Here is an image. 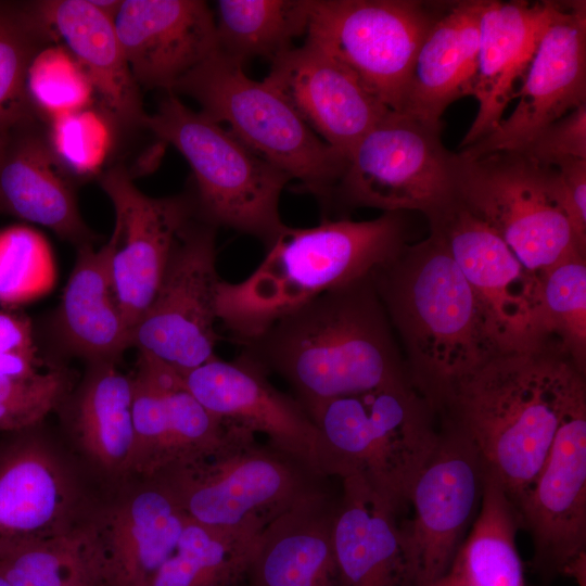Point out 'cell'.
Masks as SVG:
<instances>
[{"label":"cell","instance_id":"obj_1","mask_svg":"<svg viewBox=\"0 0 586 586\" xmlns=\"http://www.w3.org/2000/svg\"><path fill=\"white\" fill-rule=\"evenodd\" d=\"M586 402V373L552 346L500 352L434 404L464 435L517 507L542 470L564 418Z\"/></svg>","mask_w":586,"mask_h":586},{"label":"cell","instance_id":"obj_2","mask_svg":"<svg viewBox=\"0 0 586 586\" xmlns=\"http://www.w3.org/2000/svg\"><path fill=\"white\" fill-rule=\"evenodd\" d=\"M242 344L241 354L282 378L306 410L409 381L371 275L320 294Z\"/></svg>","mask_w":586,"mask_h":586},{"label":"cell","instance_id":"obj_3","mask_svg":"<svg viewBox=\"0 0 586 586\" xmlns=\"http://www.w3.org/2000/svg\"><path fill=\"white\" fill-rule=\"evenodd\" d=\"M371 277L402 341L408 380L432 407L454 382L501 352L471 285L436 233L405 244Z\"/></svg>","mask_w":586,"mask_h":586},{"label":"cell","instance_id":"obj_4","mask_svg":"<svg viewBox=\"0 0 586 586\" xmlns=\"http://www.w3.org/2000/svg\"><path fill=\"white\" fill-rule=\"evenodd\" d=\"M403 213L315 227L284 226L257 268L240 282L221 280L217 316L241 343L320 294L372 273L406 243Z\"/></svg>","mask_w":586,"mask_h":586},{"label":"cell","instance_id":"obj_5","mask_svg":"<svg viewBox=\"0 0 586 586\" xmlns=\"http://www.w3.org/2000/svg\"><path fill=\"white\" fill-rule=\"evenodd\" d=\"M319 471L361 479L399 513L438 440L436 413L409 381L345 395L307 409Z\"/></svg>","mask_w":586,"mask_h":586},{"label":"cell","instance_id":"obj_6","mask_svg":"<svg viewBox=\"0 0 586 586\" xmlns=\"http://www.w3.org/2000/svg\"><path fill=\"white\" fill-rule=\"evenodd\" d=\"M157 479L188 519L218 530H264L275 519L333 491L291 454L238 426L207 455Z\"/></svg>","mask_w":586,"mask_h":586},{"label":"cell","instance_id":"obj_7","mask_svg":"<svg viewBox=\"0 0 586 586\" xmlns=\"http://www.w3.org/2000/svg\"><path fill=\"white\" fill-rule=\"evenodd\" d=\"M143 129L173 145L189 163L195 181L196 216L252 235L267 247L284 228L279 212L291 178L243 144L221 124L165 92Z\"/></svg>","mask_w":586,"mask_h":586},{"label":"cell","instance_id":"obj_8","mask_svg":"<svg viewBox=\"0 0 586 586\" xmlns=\"http://www.w3.org/2000/svg\"><path fill=\"white\" fill-rule=\"evenodd\" d=\"M192 98L201 112L292 179L300 192L329 206L346 158L324 143L267 82L216 50L171 91Z\"/></svg>","mask_w":586,"mask_h":586},{"label":"cell","instance_id":"obj_9","mask_svg":"<svg viewBox=\"0 0 586 586\" xmlns=\"http://www.w3.org/2000/svg\"><path fill=\"white\" fill-rule=\"evenodd\" d=\"M457 154L456 200L494 230L526 270L538 273L576 252L586 253L556 166L519 150L473 158Z\"/></svg>","mask_w":586,"mask_h":586},{"label":"cell","instance_id":"obj_10","mask_svg":"<svg viewBox=\"0 0 586 586\" xmlns=\"http://www.w3.org/2000/svg\"><path fill=\"white\" fill-rule=\"evenodd\" d=\"M442 126L391 112L348 155L333 200L435 217L456 201L458 154L443 144Z\"/></svg>","mask_w":586,"mask_h":586},{"label":"cell","instance_id":"obj_11","mask_svg":"<svg viewBox=\"0 0 586 586\" xmlns=\"http://www.w3.org/2000/svg\"><path fill=\"white\" fill-rule=\"evenodd\" d=\"M418 0H310L306 40L400 113L417 52L442 12Z\"/></svg>","mask_w":586,"mask_h":586},{"label":"cell","instance_id":"obj_12","mask_svg":"<svg viewBox=\"0 0 586 586\" xmlns=\"http://www.w3.org/2000/svg\"><path fill=\"white\" fill-rule=\"evenodd\" d=\"M216 227L193 217L174 244L158 288L133 326L139 356L182 373L217 357L215 323L221 281L216 267Z\"/></svg>","mask_w":586,"mask_h":586},{"label":"cell","instance_id":"obj_13","mask_svg":"<svg viewBox=\"0 0 586 586\" xmlns=\"http://www.w3.org/2000/svg\"><path fill=\"white\" fill-rule=\"evenodd\" d=\"M486 474L473 444L438 422L436 446L410 492L412 518L400 523L416 586L447 571L480 511Z\"/></svg>","mask_w":586,"mask_h":586},{"label":"cell","instance_id":"obj_14","mask_svg":"<svg viewBox=\"0 0 586 586\" xmlns=\"http://www.w3.org/2000/svg\"><path fill=\"white\" fill-rule=\"evenodd\" d=\"M429 222L471 285L499 349L544 346L536 273L457 200Z\"/></svg>","mask_w":586,"mask_h":586},{"label":"cell","instance_id":"obj_15","mask_svg":"<svg viewBox=\"0 0 586 586\" xmlns=\"http://www.w3.org/2000/svg\"><path fill=\"white\" fill-rule=\"evenodd\" d=\"M99 183L115 212L106 242L111 279L132 330L158 288L177 237L196 216L195 203L190 194H143L123 165L101 173Z\"/></svg>","mask_w":586,"mask_h":586},{"label":"cell","instance_id":"obj_16","mask_svg":"<svg viewBox=\"0 0 586 586\" xmlns=\"http://www.w3.org/2000/svg\"><path fill=\"white\" fill-rule=\"evenodd\" d=\"M517 98L509 117L458 153L473 158L521 150L543 128L586 103L585 1H558Z\"/></svg>","mask_w":586,"mask_h":586},{"label":"cell","instance_id":"obj_17","mask_svg":"<svg viewBox=\"0 0 586 586\" xmlns=\"http://www.w3.org/2000/svg\"><path fill=\"white\" fill-rule=\"evenodd\" d=\"M515 508L533 543L534 572L544 579L565 576L586 555V402L562 421L542 470Z\"/></svg>","mask_w":586,"mask_h":586},{"label":"cell","instance_id":"obj_18","mask_svg":"<svg viewBox=\"0 0 586 586\" xmlns=\"http://www.w3.org/2000/svg\"><path fill=\"white\" fill-rule=\"evenodd\" d=\"M270 63L264 81L346 160L357 143L392 112L349 68L308 40Z\"/></svg>","mask_w":586,"mask_h":586},{"label":"cell","instance_id":"obj_19","mask_svg":"<svg viewBox=\"0 0 586 586\" xmlns=\"http://www.w3.org/2000/svg\"><path fill=\"white\" fill-rule=\"evenodd\" d=\"M177 374L181 385L213 416L265 435L267 442L323 475L317 463V430L309 413L295 397L277 390L260 366L242 354L231 361L217 356Z\"/></svg>","mask_w":586,"mask_h":586},{"label":"cell","instance_id":"obj_20","mask_svg":"<svg viewBox=\"0 0 586 586\" xmlns=\"http://www.w3.org/2000/svg\"><path fill=\"white\" fill-rule=\"evenodd\" d=\"M131 379V472L154 479L207 455L224 441L228 425L181 385L175 371L139 356Z\"/></svg>","mask_w":586,"mask_h":586},{"label":"cell","instance_id":"obj_21","mask_svg":"<svg viewBox=\"0 0 586 586\" xmlns=\"http://www.w3.org/2000/svg\"><path fill=\"white\" fill-rule=\"evenodd\" d=\"M113 24L141 89L171 92L217 50L214 13L202 0H122Z\"/></svg>","mask_w":586,"mask_h":586},{"label":"cell","instance_id":"obj_22","mask_svg":"<svg viewBox=\"0 0 586 586\" xmlns=\"http://www.w3.org/2000/svg\"><path fill=\"white\" fill-rule=\"evenodd\" d=\"M0 213L46 227L76 249L97 242L41 118L18 125L0 144Z\"/></svg>","mask_w":586,"mask_h":586},{"label":"cell","instance_id":"obj_23","mask_svg":"<svg viewBox=\"0 0 586 586\" xmlns=\"http://www.w3.org/2000/svg\"><path fill=\"white\" fill-rule=\"evenodd\" d=\"M558 1L486 0L472 95L477 113L459 144L464 149L492 132L518 97Z\"/></svg>","mask_w":586,"mask_h":586},{"label":"cell","instance_id":"obj_24","mask_svg":"<svg viewBox=\"0 0 586 586\" xmlns=\"http://www.w3.org/2000/svg\"><path fill=\"white\" fill-rule=\"evenodd\" d=\"M399 514L361 479L341 480L332 528L340 586H416Z\"/></svg>","mask_w":586,"mask_h":586},{"label":"cell","instance_id":"obj_25","mask_svg":"<svg viewBox=\"0 0 586 586\" xmlns=\"http://www.w3.org/2000/svg\"><path fill=\"white\" fill-rule=\"evenodd\" d=\"M186 520L157 479L105 510L91 525L107 586H149L175 552Z\"/></svg>","mask_w":586,"mask_h":586},{"label":"cell","instance_id":"obj_26","mask_svg":"<svg viewBox=\"0 0 586 586\" xmlns=\"http://www.w3.org/2000/svg\"><path fill=\"white\" fill-rule=\"evenodd\" d=\"M38 8L82 68L116 129H143L145 113L136 82L118 41L113 20L90 0H37Z\"/></svg>","mask_w":586,"mask_h":586},{"label":"cell","instance_id":"obj_27","mask_svg":"<svg viewBox=\"0 0 586 586\" xmlns=\"http://www.w3.org/2000/svg\"><path fill=\"white\" fill-rule=\"evenodd\" d=\"M130 334L111 279L106 243L98 250L77 249L61 302L50 318L53 347L88 365L117 362L131 347Z\"/></svg>","mask_w":586,"mask_h":586},{"label":"cell","instance_id":"obj_28","mask_svg":"<svg viewBox=\"0 0 586 586\" xmlns=\"http://www.w3.org/2000/svg\"><path fill=\"white\" fill-rule=\"evenodd\" d=\"M0 458V555L71 526L69 480L48 447L23 440Z\"/></svg>","mask_w":586,"mask_h":586},{"label":"cell","instance_id":"obj_29","mask_svg":"<svg viewBox=\"0 0 586 586\" xmlns=\"http://www.w3.org/2000/svg\"><path fill=\"white\" fill-rule=\"evenodd\" d=\"M339 493L306 500L259 534L242 586H340L332 528Z\"/></svg>","mask_w":586,"mask_h":586},{"label":"cell","instance_id":"obj_30","mask_svg":"<svg viewBox=\"0 0 586 586\" xmlns=\"http://www.w3.org/2000/svg\"><path fill=\"white\" fill-rule=\"evenodd\" d=\"M485 4L462 0L443 10L417 52L400 113L440 124L450 103L472 95Z\"/></svg>","mask_w":586,"mask_h":586},{"label":"cell","instance_id":"obj_31","mask_svg":"<svg viewBox=\"0 0 586 586\" xmlns=\"http://www.w3.org/2000/svg\"><path fill=\"white\" fill-rule=\"evenodd\" d=\"M116 365L89 364L68 409L81 448L100 468L113 473L130 471L135 445L132 379Z\"/></svg>","mask_w":586,"mask_h":586},{"label":"cell","instance_id":"obj_32","mask_svg":"<svg viewBox=\"0 0 586 586\" xmlns=\"http://www.w3.org/2000/svg\"><path fill=\"white\" fill-rule=\"evenodd\" d=\"M519 512L487 471L480 511L447 571L428 586H525Z\"/></svg>","mask_w":586,"mask_h":586},{"label":"cell","instance_id":"obj_33","mask_svg":"<svg viewBox=\"0 0 586 586\" xmlns=\"http://www.w3.org/2000/svg\"><path fill=\"white\" fill-rule=\"evenodd\" d=\"M309 9L310 0H219L217 50L242 66L254 58L272 61L306 35Z\"/></svg>","mask_w":586,"mask_h":586},{"label":"cell","instance_id":"obj_34","mask_svg":"<svg viewBox=\"0 0 586 586\" xmlns=\"http://www.w3.org/2000/svg\"><path fill=\"white\" fill-rule=\"evenodd\" d=\"M263 530H218L187 518L178 546L149 586H242Z\"/></svg>","mask_w":586,"mask_h":586},{"label":"cell","instance_id":"obj_35","mask_svg":"<svg viewBox=\"0 0 586 586\" xmlns=\"http://www.w3.org/2000/svg\"><path fill=\"white\" fill-rule=\"evenodd\" d=\"M0 573L12 586H107L91 524L0 555Z\"/></svg>","mask_w":586,"mask_h":586},{"label":"cell","instance_id":"obj_36","mask_svg":"<svg viewBox=\"0 0 586 586\" xmlns=\"http://www.w3.org/2000/svg\"><path fill=\"white\" fill-rule=\"evenodd\" d=\"M58 43L35 1H0V144L18 125L40 118L26 91L36 54Z\"/></svg>","mask_w":586,"mask_h":586},{"label":"cell","instance_id":"obj_37","mask_svg":"<svg viewBox=\"0 0 586 586\" xmlns=\"http://www.w3.org/2000/svg\"><path fill=\"white\" fill-rule=\"evenodd\" d=\"M536 277L544 344L586 373V253L576 252Z\"/></svg>","mask_w":586,"mask_h":586},{"label":"cell","instance_id":"obj_38","mask_svg":"<svg viewBox=\"0 0 586 586\" xmlns=\"http://www.w3.org/2000/svg\"><path fill=\"white\" fill-rule=\"evenodd\" d=\"M28 99L49 120L93 105L94 90L80 65L61 43H52L33 59L26 77Z\"/></svg>","mask_w":586,"mask_h":586},{"label":"cell","instance_id":"obj_39","mask_svg":"<svg viewBox=\"0 0 586 586\" xmlns=\"http://www.w3.org/2000/svg\"><path fill=\"white\" fill-rule=\"evenodd\" d=\"M116 130L111 118L93 105L47 123L50 145L74 180L101 175Z\"/></svg>","mask_w":586,"mask_h":586},{"label":"cell","instance_id":"obj_40","mask_svg":"<svg viewBox=\"0 0 586 586\" xmlns=\"http://www.w3.org/2000/svg\"><path fill=\"white\" fill-rule=\"evenodd\" d=\"M67 378L54 368L31 377L0 374V432L34 428L65 397Z\"/></svg>","mask_w":586,"mask_h":586},{"label":"cell","instance_id":"obj_41","mask_svg":"<svg viewBox=\"0 0 586 586\" xmlns=\"http://www.w3.org/2000/svg\"><path fill=\"white\" fill-rule=\"evenodd\" d=\"M44 265L47 245L40 234L27 227L0 231V304L12 308L39 291Z\"/></svg>","mask_w":586,"mask_h":586},{"label":"cell","instance_id":"obj_42","mask_svg":"<svg viewBox=\"0 0 586 586\" xmlns=\"http://www.w3.org/2000/svg\"><path fill=\"white\" fill-rule=\"evenodd\" d=\"M519 151L550 166L568 157L586 160V103L543 128Z\"/></svg>","mask_w":586,"mask_h":586},{"label":"cell","instance_id":"obj_43","mask_svg":"<svg viewBox=\"0 0 586 586\" xmlns=\"http://www.w3.org/2000/svg\"><path fill=\"white\" fill-rule=\"evenodd\" d=\"M34 327L23 313L11 307L0 309V374L31 377L39 373Z\"/></svg>","mask_w":586,"mask_h":586},{"label":"cell","instance_id":"obj_44","mask_svg":"<svg viewBox=\"0 0 586 586\" xmlns=\"http://www.w3.org/2000/svg\"><path fill=\"white\" fill-rule=\"evenodd\" d=\"M561 180L570 220L586 242V160L568 157L555 164Z\"/></svg>","mask_w":586,"mask_h":586},{"label":"cell","instance_id":"obj_45","mask_svg":"<svg viewBox=\"0 0 586 586\" xmlns=\"http://www.w3.org/2000/svg\"><path fill=\"white\" fill-rule=\"evenodd\" d=\"M90 2L106 16L114 20L122 0H90Z\"/></svg>","mask_w":586,"mask_h":586},{"label":"cell","instance_id":"obj_46","mask_svg":"<svg viewBox=\"0 0 586 586\" xmlns=\"http://www.w3.org/2000/svg\"><path fill=\"white\" fill-rule=\"evenodd\" d=\"M0 586H12L1 573H0Z\"/></svg>","mask_w":586,"mask_h":586}]
</instances>
